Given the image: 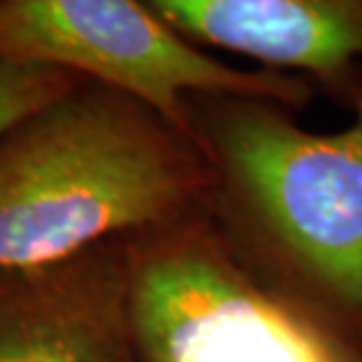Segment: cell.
I'll return each instance as SVG.
<instances>
[{
    "instance_id": "6",
    "label": "cell",
    "mask_w": 362,
    "mask_h": 362,
    "mask_svg": "<svg viewBox=\"0 0 362 362\" xmlns=\"http://www.w3.org/2000/svg\"><path fill=\"white\" fill-rule=\"evenodd\" d=\"M200 47L301 76L349 108L362 85V0H148Z\"/></svg>"
},
{
    "instance_id": "7",
    "label": "cell",
    "mask_w": 362,
    "mask_h": 362,
    "mask_svg": "<svg viewBox=\"0 0 362 362\" xmlns=\"http://www.w3.org/2000/svg\"><path fill=\"white\" fill-rule=\"evenodd\" d=\"M81 81L71 71L0 54V139Z\"/></svg>"
},
{
    "instance_id": "2",
    "label": "cell",
    "mask_w": 362,
    "mask_h": 362,
    "mask_svg": "<svg viewBox=\"0 0 362 362\" xmlns=\"http://www.w3.org/2000/svg\"><path fill=\"white\" fill-rule=\"evenodd\" d=\"M349 111L320 134L271 99L188 97L209 219L264 275L362 334V85Z\"/></svg>"
},
{
    "instance_id": "1",
    "label": "cell",
    "mask_w": 362,
    "mask_h": 362,
    "mask_svg": "<svg viewBox=\"0 0 362 362\" xmlns=\"http://www.w3.org/2000/svg\"><path fill=\"white\" fill-rule=\"evenodd\" d=\"M193 136L81 78L0 139V269L57 264L207 212Z\"/></svg>"
},
{
    "instance_id": "5",
    "label": "cell",
    "mask_w": 362,
    "mask_h": 362,
    "mask_svg": "<svg viewBox=\"0 0 362 362\" xmlns=\"http://www.w3.org/2000/svg\"><path fill=\"white\" fill-rule=\"evenodd\" d=\"M0 362H139L127 240L57 264L0 269Z\"/></svg>"
},
{
    "instance_id": "3",
    "label": "cell",
    "mask_w": 362,
    "mask_h": 362,
    "mask_svg": "<svg viewBox=\"0 0 362 362\" xmlns=\"http://www.w3.org/2000/svg\"><path fill=\"white\" fill-rule=\"evenodd\" d=\"M139 362H362V334L271 280L209 214L127 238Z\"/></svg>"
},
{
    "instance_id": "4",
    "label": "cell",
    "mask_w": 362,
    "mask_h": 362,
    "mask_svg": "<svg viewBox=\"0 0 362 362\" xmlns=\"http://www.w3.org/2000/svg\"><path fill=\"white\" fill-rule=\"evenodd\" d=\"M0 54L125 94L188 136L193 94L262 97L292 111L317 94L301 76L216 59L175 31L148 0H0Z\"/></svg>"
}]
</instances>
